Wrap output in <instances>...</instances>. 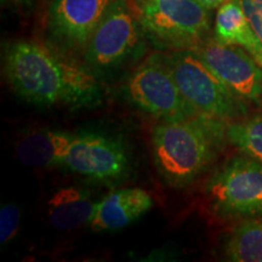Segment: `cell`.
I'll use <instances>...</instances> for the list:
<instances>
[{
  "mask_svg": "<svg viewBox=\"0 0 262 262\" xmlns=\"http://www.w3.org/2000/svg\"><path fill=\"white\" fill-rule=\"evenodd\" d=\"M21 210L16 204H4L0 209V244L6 245L19 228Z\"/></svg>",
  "mask_w": 262,
  "mask_h": 262,
  "instance_id": "17",
  "label": "cell"
},
{
  "mask_svg": "<svg viewBox=\"0 0 262 262\" xmlns=\"http://www.w3.org/2000/svg\"><path fill=\"white\" fill-rule=\"evenodd\" d=\"M196 2H198L203 8H205L206 10H209V11H211V10L220 8L222 4H225V3L228 2V0H196Z\"/></svg>",
  "mask_w": 262,
  "mask_h": 262,
  "instance_id": "19",
  "label": "cell"
},
{
  "mask_svg": "<svg viewBox=\"0 0 262 262\" xmlns=\"http://www.w3.org/2000/svg\"><path fill=\"white\" fill-rule=\"evenodd\" d=\"M61 165L95 181L116 182L129 172V157L119 140L103 134H73Z\"/></svg>",
  "mask_w": 262,
  "mask_h": 262,
  "instance_id": "9",
  "label": "cell"
},
{
  "mask_svg": "<svg viewBox=\"0 0 262 262\" xmlns=\"http://www.w3.org/2000/svg\"><path fill=\"white\" fill-rule=\"evenodd\" d=\"M227 140L244 155L262 163V114L228 125Z\"/></svg>",
  "mask_w": 262,
  "mask_h": 262,
  "instance_id": "16",
  "label": "cell"
},
{
  "mask_svg": "<svg viewBox=\"0 0 262 262\" xmlns=\"http://www.w3.org/2000/svg\"><path fill=\"white\" fill-rule=\"evenodd\" d=\"M147 41L159 51L189 50L209 37L210 11L196 0H131Z\"/></svg>",
  "mask_w": 262,
  "mask_h": 262,
  "instance_id": "3",
  "label": "cell"
},
{
  "mask_svg": "<svg viewBox=\"0 0 262 262\" xmlns=\"http://www.w3.org/2000/svg\"><path fill=\"white\" fill-rule=\"evenodd\" d=\"M214 38L225 44L245 49L262 66V47L237 0H228L219 8Z\"/></svg>",
  "mask_w": 262,
  "mask_h": 262,
  "instance_id": "14",
  "label": "cell"
},
{
  "mask_svg": "<svg viewBox=\"0 0 262 262\" xmlns=\"http://www.w3.org/2000/svg\"><path fill=\"white\" fill-rule=\"evenodd\" d=\"M116 0H51L45 33L51 47L77 55L84 52L95 29Z\"/></svg>",
  "mask_w": 262,
  "mask_h": 262,
  "instance_id": "8",
  "label": "cell"
},
{
  "mask_svg": "<svg viewBox=\"0 0 262 262\" xmlns=\"http://www.w3.org/2000/svg\"><path fill=\"white\" fill-rule=\"evenodd\" d=\"M226 256L234 262H262V222L239 224L225 245Z\"/></svg>",
  "mask_w": 262,
  "mask_h": 262,
  "instance_id": "15",
  "label": "cell"
},
{
  "mask_svg": "<svg viewBox=\"0 0 262 262\" xmlns=\"http://www.w3.org/2000/svg\"><path fill=\"white\" fill-rule=\"evenodd\" d=\"M146 41L131 0H116L91 35L84 62L96 74L112 72L142 55Z\"/></svg>",
  "mask_w": 262,
  "mask_h": 262,
  "instance_id": "5",
  "label": "cell"
},
{
  "mask_svg": "<svg viewBox=\"0 0 262 262\" xmlns=\"http://www.w3.org/2000/svg\"><path fill=\"white\" fill-rule=\"evenodd\" d=\"M212 208L222 216L262 215V163L234 157L206 185Z\"/></svg>",
  "mask_w": 262,
  "mask_h": 262,
  "instance_id": "7",
  "label": "cell"
},
{
  "mask_svg": "<svg viewBox=\"0 0 262 262\" xmlns=\"http://www.w3.org/2000/svg\"><path fill=\"white\" fill-rule=\"evenodd\" d=\"M124 93L134 106L160 120L187 119L198 114L183 97L160 52L133 71Z\"/></svg>",
  "mask_w": 262,
  "mask_h": 262,
  "instance_id": "6",
  "label": "cell"
},
{
  "mask_svg": "<svg viewBox=\"0 0 262 262\" xmlns=\"http://www.w3.org/2000/svg\"><path fill=\"white\" fill-rule=\"evenodd\" d=\"M3 3L4 2H9V3H14V4H26L28 3L29 0H2Z\"/></svg>",
  "mask_w": 262,
  "mask_h": 262,
  "instance_id": "20",
  "label": "cell"
},
{
  "mask_svg": "<svg viewBox=\"0 0 262 262\" xmlns=\"http://www.w3.org/2000/svg\"><path fill=\"white\" fill-rule=\"evenodd\" d=\"M262 47V0H237Z\"/></svg>",
  "mask_w": 262,
  "mask_h": 262,
  "instance_id": "18",
  "label": "cell"
},
{
  "mask_svg": "<svg viewBox=\"0 0 262 262\" xmlns=\"http://www.w3.org/2000/svg\"><path fill=\"white\" fill-rule=\"evenodd\" d=\"M162 57L183 97L198 114L228 122L247 112L243 100L232 93L191 49L165 51Z\"/></svg>",
  "mask_w": 262,
  "mask_h": 262,
  "instance_id": "4",
  "label": "cell"
},
{
  "mask_svg": "<svg viewBox=\"0 0 262 262\" xmlns=\"http://www.w3.org/2000/svg\"><path fill=\"white\" fill-rule=\"evenodd\" d=\"M3 72L14 93L34 106L78 110L94 107L102 98L100 81L89 66L48 42H9Z\"/></svg>",
  "mask_w": 262,
  "mask_h": 262,
  "instance_id": "1",
  "label": "cell"
},
{
  "mask_svg": "<svg viewBox=\"0 0 262 262\" xmlns=\"http://www.w3.org/2000/svg\"><path fill=\"white\" fill-rule=\"evenodd\" d=\"M73 134L66 131L35 129L25 133L15 146L16 157L28 168L61 165Z\"/></svg>",
  "mask_w": 262,
  "mask_h": 262,
  "instance_id": "12",
  "label": "cell"
},
{
  "mask_svg": "<svg viewBox=\"0 0 262 262\" xmlns=\"http://www.w3.org/2000/svg\"><path fill=\"white\" fill-rule=\"evenodd\" d=\"M153 198L145 189H117L96 203L89 227L94 232L118 231L139 220L153 208Z\"/></svg>",
  "mask_w": 262,
  "mask_h": 262,
  "instance_id": "11",
  "label": "cell"
},
{
  "mask_svg": "<svg viewBox=\"0 0 262 262\" xmlns=\"http://www.w3.org/2000/svg\"><path fill=\"white\" fill-rule=\"evenodd\" d=\"M225 137V122L203 114L160 120L152 130V152L164 181L178 188L194 182L214 162Z\"/></svg>",
  "mask_w": 262,
  "mask_h": 262,
  "instance_id": "2",
  "label": "cell"
},
{
  "mask_svg": "<svg viewBox=\"0 0 262 262\" xmlns=\"http://www.w3.org/2000/svg\"><path fill=\"white\" fill-rule=\"evenodd\" d=\"M191 50L234 95L260 102L262 70L245 49L208 37Z\"/></svg>",
  "mask_w": 262,
  "mask_h": 262,
  "instance_id": "10",
  "label": "cell"
},
{
  "mask_svg": "<svg viewBox=\"0 0 262 262\" xmlns=\"http://www.w3.org/2000/svg\"><path fill=\"white\" fill-rule=\"evenodd\" d=\"M96 203L84 188L68 186L58 189L48 202V219L58 231H73L89 225Z\"/></svg>",
  "mask_w": 262,
  "mask_h": 262,
  "instance_id": "13",
  "label": "cell"
}]
</instances>
